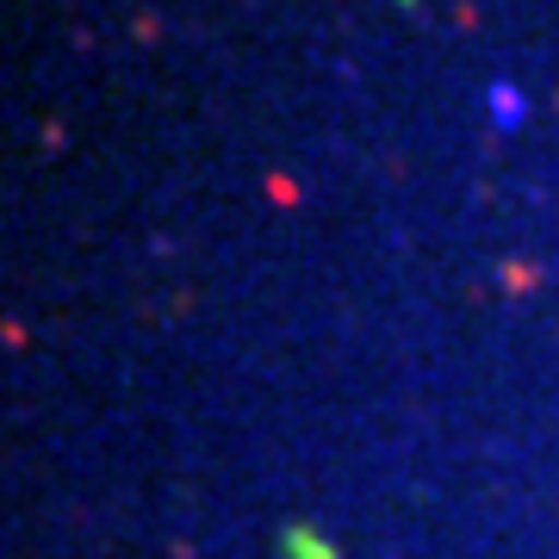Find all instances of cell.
Segmentation results:
<instances>
[{"instance_id": "cell-1", "label": "cell", "mask_w": 559, "mask_h": 559, "mask_svg": "<svg viewBox=\"0 0 559 559\" xmlns=\"http://www.w3.org/2000/svg\"><path fill=\"white\" fill-rule=\"evenodd\" d=\"M491 119H498L503 131H516V124L528 119V100H522L510 81H498V87H491Z\"/></svg>"}]
</instances>
